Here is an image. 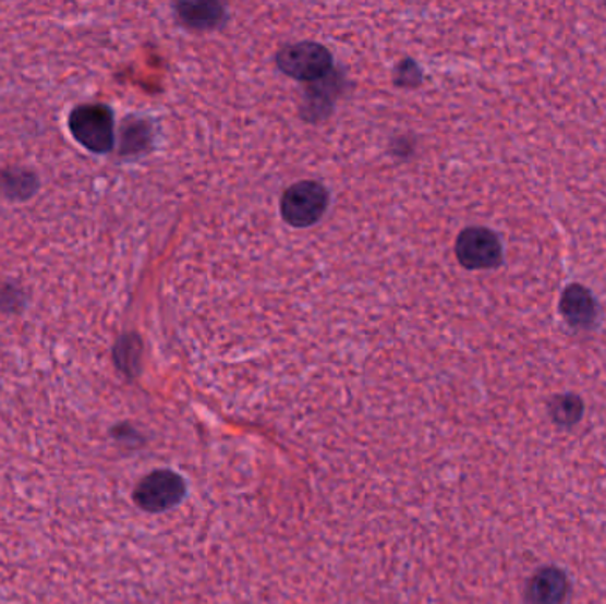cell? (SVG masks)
Here are the masks:
<instances>
[{"instance_id": "9", "label": "cell", "mask_w": 606, "mask_h": 604, "mask_svg": "<svg viewBox=\"0 0 606 604\" xmlns=\"http://www.w3.org/2000/svg\"><path fill=\"white\" fill-rule=\"evenodd\" d=\"M585 404L583 399L577 394H559L554 396L548 402V415L554 424L560 427H573L582 421Z\"/></svg>"}, {"instance_id": "8", "label": "cell", "mask_w": 606, "mask_h": 604, "mask_svg": "<svg viewBox=\"0 0 606 604\" xmlns=\"http://www.w3.org/2000/svg\"><path fill=\"white\" fill-rule=\"evenodd\" d=\"M38 189V176L31 170L19 169V167L0 170V192L8 198L25 201L33 197Z\"/></svg>"}, {"instance_id": "7", "label": "cell", "mask_w": 606, "mask_h": 604, "mask_svg": "<svg viewBox=\"0 0 606 604\" xmlns=\"http://www.w3.org/2000/svg\"><path fill=\"white\" fill-rule=\"evenodd\" d=\"M560 314L573 328H591L599 316L596 298L582 283H571L560 298Z\"/></svg>"}, {"instance_id": "1", "label": "cell", "mask_w": 606, "mask_h": 604, "mask_svg": "<svg viewBox=\"0 0 606 604\" xmlns=\"http://www.w3.org/2000/svg\"><path fill=\"white\" fill-rule=\"evenodd\" d=\"M68 126L73 138L90 153L104 155L114 147V116L105 105H78L70 113Z\"/></svg>"}, {"instance_id": "5", "label": "cell", "mask_w": 606, "mask_h": 604, "mask_svg": "<svg viewBox=\"0 0 606 604\" xmlns=\"http://www.w3.org/2000/svg\"><path fill=\"white\" fill-rule=\"evenodd\" d=\"M456 257L466 269H493L502 265L500 238L486 227H469L456 240Z\"/></svg>"}, {"instance_id": "4", "label": "cell", "mask_w": 606, "mask_h": 604, "mask_svg": "<svg viewBox=\"0 0 606 604\" xmlns=\"http://www.w3.org/2000/svg\"><path fill=\"white\" fill-rule=\"evenodd\" d=\"M277 67L296 81H319L332 70V53L319 43L288 45L277 53Z\"/></svg>"}, {"instance_id": "3", "label": "cell", "mask_w": 606, "mask_h": 604, "mask_svg": "<svg viewBox=\"0 0 606 604\" xmlns=\"http://www.w3.org/2000/svg\"><path fill=\"white\" fill-rule=\"evenodd\" d=\"M186 495V482L172 470H157L138 482L133 492L137 507L157 515L178 506Z\"/></svg>"}, {"instance_id": "6", "label": "cell", "mask_w": 606, "mask_h": 604, "mask_svg": "<svg viewBox=\"0 0 606 604\" xmlns=\"http://www.w3.org/2000/svg\"><path fill=\"white\" fill-rule=\"evenodd\" d=\"M573 591L568 572L557 566L537 569L526 581L523 591L525 604H566Z\"/></svg>"}, {"instance_id": "11", "label": "cell", "mask_w": 606, "mask_h": 604, "mask_svg": "<svg viewBox=\"0 0 606 604\" xmlns=\"http://www.w3.org/2000/svg\"><path fill=\"white\" fill-rule=\"evenodd\" d=\"M116 364L123 373L133 376L138 365V342L137 340L123 339L116 348Z\"/></svg>"}, {"instance_id": "10", "label": "cell", "mask_w": 606, "mask_h": 604, "mask_svg": "<svg viewBox=\"0 0 606 604\" xmlns=\"http://www.w3.org/2000/svg\"><path fill=\"white\" fill-rule=\"evenodd\" d=\"M180 19L190 27H214L222 19V5L217 2H183L178 4Z\"/></svg>"}, {"instance_id": "2", "label": "cell", "mask_w": 606, "mask_h": 604, "mask_svg": "<svg viewBox=\"0 0 606 604\" xmlns=\"http://www.w3.org/2000/svg\"><path fill=\"white\" fill-rule=\"evenodd\" d=\"M330 195L316 181H300L286 190L280 201V213L293 227H311L327 212Z\"/></svg>"}]
</instances>
